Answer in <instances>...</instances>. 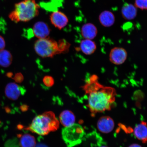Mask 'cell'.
I'll use <instances>...</instances> for the list:
<instances>
[{
  "label": "cell",
  "instance_id": "6da1fadb",
  "mask_svg": "<svg viewBox=\"0 0 147 147\" xmlns=\"http://www.w3.org/2000/svg\"><path fill=\"white\" fill-rule=\"evenodd\" d=\"M84 89L88 95L87 107L92 115L111 110L117 95L114 88L103 85L99 82L98 76L93 75Z\"/></svg>",
  "mask_w": 147,
  "mask_h": 147
},
{
  "label": "cell",
  "instance_id": "7a4b0ae2",
  "mask_svg": "<svg viewBox=\"0 0 147 147\" xmlns=\"http://www.w3.org/2000/svg\"><path fill=\"white\" fill-rule=\"evenodd\" d=\"M70 45L64 39L58 42L47 37L38 39L34 45V49L41 57L52 58L55 55L68 52Z\"/></svg>",
  "mask_w": 147,
  "mask_h": 147
},
{
  "label": "cell",
  "instance_id": "3957f363",
  "mask_svg": "<svg viewBox=\"0 0 147 147\" xmlns=\"http://www.w3.org/2000/svg\"><path fill=\"white\" fill-rule=\"evenodd\" d=\"M59 126V121L54 113L52 111H47L35 117L29 126L21 128H24L38 135L45 136L51 132L56 131Z\"/></svg>",
  "mask_w": 147,
  "mask_h": 147
},
{
  "label": "cell",
  "instance_id": "277c9868",
  "mask_svg": "<svg viewBox=\"0 0 147 147\" xmlns=\"http://www.w3.org/2000/svg\"><path fill=\"white\" fill-rule=\"evenodd\" d=\"M40 8L35 0H23L16 3L9 18L16 23L28 22L38 16Z\"/></svg>",
  "mask_w": 147,
  "mask_h": 147
},
{
  "label": "cell",
  "instance_id": "5b68a950",
  "mask_svg": "<svg viewBox=\"0 0 147 147\" xmlns=\"http://www.w3.org/2000/svg\"><path fill=\"white\" fill-rule=\"evenodd\" d=\"M84 134L82 127L78 124H74L62 130L63 139L68 147H73L80 144Z\"/></svg>",
  "mask_w": 147,
  "mask_h": 147
},
{
  "label": "cell",
  "instance_id": "8992f818",
  "mask_svg": "<svg viewBox=\"0 0 147 147\" xmlns=\"http://www.w3.org/2000/svg\"><path fill=\"white\" fill-rule=\"evenodd\" d=\"M127 51L123 48L115 47L110 51L109 58L111 63L115 65L123 64L127 59Z\"/></svg>",
  "mask_w": 147,
  "mask_h": 147
},
{
  "label": "cell",
  "instance_id": "52a82bcc",
  "mask_svg": "<svg viewBox=\"0 0 147 147\" xmlns=\"http://www.w3.org/2000/svg\"><path fill=\"white\" fill-rule=\"evenodd\" d=\"M25 92V90L15 83H10L5 87V93L8 98L12 100H16Z\"/></svg>",
  "mask_w": 147,
  "mask_h": 147
},
{
  "label": "cell",
  "instance_id": "ba28073f",
  "mask_svg": "<svg viewBox=\"0 0 147 147\" xmlns=\"http://www.w3.org/2000/svg\"><path fill=\"white\" fill-rule=\"evenodd\" d=\"M51 23L59 30L64 28L69 22V19L65 14L59 11L53 12L50 16Z\"/></svg>",
  "mask_w": 147,
  "mask_h": 147
},
{
  "label": "cell",
  "instance_id": "9c48e42d",
  "mask_svg": "<svg viewBox=\"0 0 147 147\" xmlns=\"http://www.w3.org/2000/svg\"><path fill=\"white\" fill-rule=\"evenodd\" d=\"M33 34L38 39L48 37L51 30L49 26L43 22H38L34 24L33 28Z\"/></svg>",
  "mask_w": 147,
  "mask_h": 147
},
{
  "label": "cell",
  "instance_id": "30bf717a",
  "mask_svg": "<svg viewBox=\"0 0 147 147\" xmlns=\"http://www.w3.org/2000/svg\"><path fill=\"white\" fill-rule=\"evenodd\" d=\"M115 123L111 117L103 116L100 117L97 123V127L101 133L107 134L110 133L113 129Z\"/></svg>",
  "mask_w": 147,
  "mask_h": 147
},
{
  "label": "cell",
  "instance_id": "8fae6325",
  "mask_svg": "<svg viewBox=\"0 0 147 147\" xmlns=\"http://www.w3.org/2000/svg\"><path fill=\"white\" fill-rule=\"evenodd\" d=\"M82 35L85 39L93 40L96 37L98 30L95 26L91 23L84 24L82 28Z\"/></svg>",
  "mask_w": 147,
  "mask_h": 147
},
{
  "label": "cell",
  "instance_id": "7c38bea8",
  "mask_svg": "<svg viewBox=\"0 0 147 147\" xmlns=\"http://www.w3.org/2000/svg\"><path fill=\"white\" fill-rule=\"evenodd\" d=\"M59 119L60 123L64 126L68 127L74 124L75 117L72 112L65 110L61 113Z\"/></svg>",
  "mask_w": 147,
  "mask_h": 147
},
{
  "label": "cell",
  "instance_id": "4fadbf2b",
  "mask_svg": "<svg viewBox=\"0 0 147 147\" xmlns=\"http://www.w3.org/2000/svg\"><path fill=\"white\" fill-rule=\"evenodd\" d=\"M99 20L103 26L109 27L115 23V18L114 15L109 11H105L102 12L99 16Z\"/></svg>",
  "mask_w": 147,
  "mask_h": 147
},
{
  "label": "cell",
  "instance_id": "5bb4252c",
  "mask_svg": "<svg viewBox=\"0 0 147 147\" xmlns=\"http://www.w3.org/2000/svg\"><path fill=\"white\" fill-rule=\"evenodd\" d=\"M137 8L135 5L126 3L123 6L121 10L123 17L125 20H131L134 19L137 16Z\"/></svg>",
  "mask_w": 147,
  "mask_h": 147
},
{
  "label": "cell",
  "instance_id": "9a60e30c",
  "mask_svg": "<svg viewBox=\"0 0 147 147\" xmlns=\"http://www.w3.org/2000/svg\"><path fill=\"white\" fill-rule=\"evenodd\" d=\"M79 49L84 54L90 55L95 52L97 46L95 42L92 40L85 39L81 42Z\"/></svg>",
  "mask_w": 147,
  "mask_h": 147
},
{
  "label": "cell",
  "instance_id": "2e32d148",
  "mask_svg": "<svg viewBox=\"0 0 147 147\" xmlns=\"http://www.w3.org/2000/svg\"><path fill=\"white\" fill-rule=\"evenodd\" d=\"M135 136L143 143H147V124L144 122H141L135 127L134 130Z\"/></svg>",
  "mask_w": 147,
  "mask_h": 147
},
{
  "label": "cell",
  "instance_id": "e0dca14e",
  "mask_svg": "<svg viewBox=\"0 0 147 147\" xmlns=\"http://www.w3.org/2000/svg\"><path fill=\"white\" fill-rule=\"evenodd\" d=\"M19 144L21 147H35L36 141L35 138L29 134L18 135Z\"/></svg>",
  "mask_w": 147,
  "mask_h": 147
},
{
  "label": "cell",
  "instance_id": "ac0fdd59",
  "mask_svg": "<svg viewBox=\"0 0 147 147\" xmlns=\"http://www.w3.org/2000/svg\"><path fill=\"white\" fill-rule=\"evenodd\" d=\"M12 56L9 51L3 50L0 51V65L7 67L12 63Z\"/></svg>",
  "mask_w": 147,
  "mask_h": 147
},
{
  "label": "cell",
  "instance_id": "d6986e66",
  "mask_svg": "<svg viewBox=\"0 0 147 147\" xmlns=\"http://www.w3.org/2000/svg\"><path fill=\"white\" fill-rule=\"evenodd\" d=\"M135 6L141 10H147V0H135Z\"/></svg>",
  "mask_w": 147,
  "mask_h": 147
},
{
  "label": "cell",
  "instance_id": "ffe728a7",
  "mask_svg": "<svg viewBox=\"0 0 147 147\" xmlns=\"http://www.w3.org/2000/svg\"><path fill=\"white\" fill-rule=\"evenodd\" d=\"M43 82L44 84L47 87H52L54 84V80L53 77L47 76L44 77L43 79Z\"/></svg>",
  "mask_w": 147,
  "mask_h": 147
},
{
  "label": "cell",
  "instance_id": "44dd1931",
  "mask_svg": "<svg viewBox=\"0 0 147 147\" xmlns=\"http://www.w3.org/2000/svg\"><path fill=\"white\" fill-rule=\"evenodd\" d=\"M13 80L16 82L21 83L24 80V77L21 73H18L15 75Z\"/></svg>",
  "mask_w": 147,
  "mask_h": 147
},
{
  "label": "cell",
  "instance_id": "7402d4cb",
  "mask_svg": "<svg viewBox=\"0 0 147 147\" xmlns=\"http://www.w3.org/2000/svg\"><path fill=\"white\" fill-rule=\"evenodd\" d=\"M5 42L4 38L0 36V51L3 50L5 47Z\"/></svg>",
  "mask_w": 147,
  "mask_h": 147
},
{
  "label": "cell",
  "instance_id": "603a6c76",
  "mask_svg": "<svg viewBox=\"0 0 147 147\" xmlns=\"http://www.w3.org/2000/svg\"><path fill=\"white\" fill-rule=\"evenodd\" d=\"M35 147H49L47 145L43 144V143H39L37 145H36Z\"/></svg>",
  "mask_w": 147,
  "mask_h": 147
},
{
  "label": "cell",
  "instance_id": "cb8c5ba5",
  "mask_svg": "<svg viewBox=\"0 0 147 147\" xmlns=\"http://www.w3.org/2000/svg\"><path fill=\"white\" fill-rule=\"evenodd\" d=\"M129 147H142L140 145L137 144H134L130 145Z\"/></svg>",
  "mask_w": 147,
  "mask_h": 147
},
{
  "label": "cell",
  "instance_id": "d4e9b609",
  "mask_svg": "<svg viewBox=\"0 0 147 147\" xmlns=\"http://www.w3.org/2000/svg\"><path fill=\"white\" fill-rule=\"evenodd\" d=\"M108 147L106 146H102V147Z\"/></svg>",
  "mask_w": 147,
  "mask_h": 147
}]
</instances>
